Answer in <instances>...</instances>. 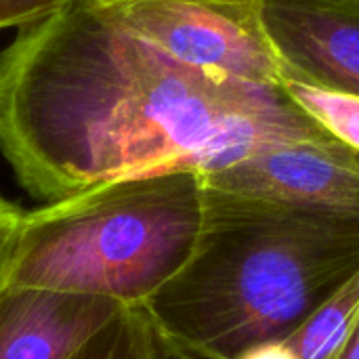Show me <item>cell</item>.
<instances>
[{
    "instance_id": "cell-9",
    "label": "cell",
    "mask_w": 359,
    "mask_h": 359,
    "mask_svg": "<svg viewBox=\"0 0 359 359\" xmlns=\"http://www.w3.org/2000/svg\"><path fill=\"white\" fill-rule=\"evenodd\" d=\"M72 359H170L141 309H122Z\"/></svg>"
},
{
    "instance_id": "cell-13",
    "label": "cell",
    "mask_w": 359,
    "mask_h": 359,
    "mask_svg": "<svg viewBox=\"0 0 359 359\" xmlns=\"http://www.w3.org/2000/svg\"><path fill=\"white\" fill-rule=\"evenodd\" d=\"M238 359H299V355L294 353L288 341H282V343H265L252 347Z\"/></svg>"
},
{
    "instance_id": "cell-7",
    "label": "cell",
    "mask_w": 359,
    "mask_h": 359,
    "mask_svg": "<svg viewBox=\"0 0 359 359\" xmlns=\"http://www.w3.org/2000/svg\"><path fill=\"white\" fill-rule=\"evenodd\" d=\"M124 305L42 288L0 290V359H72Z\"/></svg>"
},
{
    "instance_id": "cell-3",
    "label": "cell",
    "mask_w": 359,
    "mask_h": 359,
    "mask_svg": "<svg viewBox=\"0 0 359 359\" xmlns=\"http://www.w3.org/2000/svg\"><path fill=\"white\" fill-rule=\"evenodd\" d=\"M202 217L198 170L99 183L23 212L8 286L141 309L191 257Z\"/></svg>"
},
{
    "instance_id": "cell-6",
    "label": "cell",
    "mask_w": 359,
    "mask_h": 359,
    "mask_svg": "<svg viewBox=\"0 0 359 359\" xmlns=\"http://www.w3.org/2000/svg\"><path fill=\"white\" fill-rule=\"evenodd\" d=\"M282 84L359 97V0H261Z\"/></svg>"
},
{
    "instance_id": "cell-11",
    "label": "cell",
    "mask_w": 359,
    "mask_h": 359,
    "mask_svg": "<svg viewBox=\"0 0 359 359\" xmlns=\"http://www.w3.org/2000/svg\"><path fill=\"white\" fill-rule=\"evenodd\" d=\"M21 219L23 210L13 202L0 198V290L8 284Z\"/></svg>"
},
{
    "instance_id": "cell-15",
    "label": "cell",
    "mask_w": 359,
    "mask_h": 359,
    "mask_svg": "<svg viewBox=\"0 0 359 359\" xmlns=\"http://www.w3.org/2000/svg\"><path fill=\"white\" fill-rule=\"evenodd\" d=\"M34 2H42V4H48V6L57 8V6H63V4H69V2H78V0H34Z\"/></svg>"
},
{
    "instance_id": "cell-12",
    "label": "cell",
    "mask_w": 359,
    "mask_h": 359,
    "mask_svg": "<svg viewBox=\"0 0 359 359\" xmlns=\"http://www.w3.org/2000/svg\"><path fill=\"white\" fill-rule=\"evenodd\" d=\"M53 6L34 0H0V29L19 27L25 21L50 13Z\"/></svg>"
},
{
    "instance_id": "cell-14",
    "label": "cell",
    "mask_w": 359,
    "mask_h": 359,
    "mask_svg": "<svg viewBox=\"0 0 359 359\" xmlns=\"http://www.w3.org/2000/svg\"><path fill=\"white\" fill-rule=\"evenodd\" d=\"M337 359H359V326L355 334L351 337V341L345 345V349L337 355Z\"/></svg>"
},
{
    "instance_id": "cell-10",
    "label": "cell",
    "mask_w": 359,
    "mask_h": 359,
    "mask_svg": "<svg viewBox=\"0 0 359 359\" xmlns=\"http://www.w3.org/2000/svg\"><path fill=\"white\" fill-rule=\"evenodd\" d=\"M282 86L299 109L359 158V97L301 82H284Z\"/></svg>"
},
{
    "instance_id": "cell-1",
    "label": "cell",
    "mask_w": 359,
    "mask_h": 359,
    "mask_svg": "<svg viewBox=\"0 0 359 359\" xmlns=\"http://www.w3.org/2000/svg\"><path fill=\"white\" fill-rule=\"evenodd\" d=\"M15 32L0 53V154L44 204L124 177L202 175L273 141L328 135L284 86L189 67L105 0L57 6Z\"/></svg>"
},
{
    "instance_id": "cell-5",
    "label": "cell",
    "mask_w": 359,
    "mask_h": 359,
    "mask_svg": "<svg viewBox=\"0 0 359 359\" xmlns=\"http://www.w3.org/2000/svg\"><path fill=\"white\" fill-rule=\"evenodd\" d=\"M200 177L206 187L246 198L359 212V158L330 135L273 141Z\"/></svg>"
},
{
    "instance_id": "cell-4",
    "label": "cell",
    "mask_w": 359,
    "mask_h": 359,
    "mask_svg": "<svg viewBox=\"0 0 359 359\" xmlns=\"http://www.w3.org/2000/svg\"><path fill=\"white\" fill-rule=\"evenodd\" d=\"M143 40L168 57L242 82L282 86L261 19V0H105Z\"/></svg>"
},
{
    "instance_id": "cell-8",
    "label": "cell",
    "mask_w": 359,
    "mask_h": 359,
    "mask_svg": "<svg viewBox=\"0 0 359 359\" xmlns=\"http://www.w3.org/2000/svg\"><path fill=\"white\" fill-rule=\"evenodd\" d=\"M359 326V273L288 339L299 359H337Z\"/></svg>"
},
{
    "instance_id": "cell-2",
    "label": "cell",
    "mask_w": 359,
    "mask_h": 359,
    "mask_svg": "<svg viewBox=\"0 0 359 359\" xmlns=\"http://www.w3.org/2000/svg\"><path fill=\"white\" fill-rule=\"evenodd\" d=\"M202 187L191 257L141 307L170 359H238L288 341L359 273V212Z\"/></svg>"
}]
</instances>
